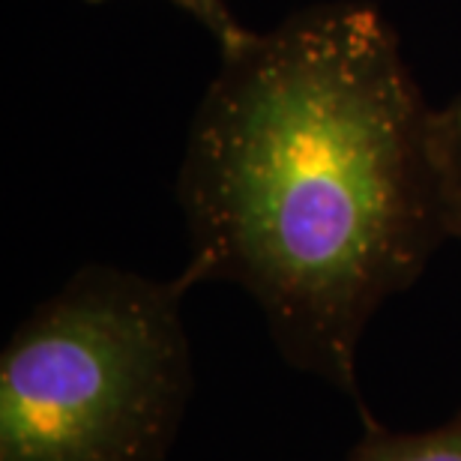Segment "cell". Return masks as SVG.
Returning <instances> with one entry per match:
<instances>
[{"label":"cell","mask_w":461,"mask_h":461,"mask_svg":"<svg viewBox=\"0 0 461 461\" xmlns=\"http://www.w3.org/2000/svg\"><path fill=\"white\" fill-rule=\"evenodd\" d=\"M431 123L381 9L333 0L222 51L177 174L189 288L240 285L363 422L366 327L453 240Z\"/></svg>","instance_id":"obj_1"},{"label":"cell","mask_w":461,"mask_h":461,"mask_svg":"<svg viewBox=\"0 0 461 461\" xmlns=\"http://www.w3.org/2000/svg\"><path fill=\"white\" fill-rule=\"evenodd\" d=\"M189 282L87 264L0 354V461H165L195 375Z\"/></svg>","instance_id":"obj_2"},{"label":"cell","mask_w":461,"mask_h":461,"mask_svg":"<svg viewBox=\"0 0 461 461\" xmlns=\"http://www.w3.org/2000/svg\"><path fill=\"white\" fill-rule=\"evenodd\" d=\"M348 461H461V408L426 431H390L368 420Z\"/></svg>","instance_id":"obj_3"},{"label":"cell","mask_w":461,"mask_h":461,"mask_svg":"<svg viewBox=\"0 0 461 461\" xmlns=\"http://www.w3.org/2000/svg\"><path fill=\"white\" fill-rule=\"evenodd\" d=\"M431 138H435V159L447 201L449 237L461 243V96L435 112Z\"/></svg>","instance_id":"obj_4"},{"label":"cell","mask_w":461,"mask_h":461,"mask_svg":"<svg viewBox=\"0 0 461 461\" xmlns=\"http://www.w3.org/2000/svg\"><path fill=\"white\" fill-rule=\"evenodd\" d=\"M87 4H103V0H87ZM168 4L183 9V13H189L201 27H207L222 51L234 49V45H240L249 33H252L237 22V15L230 13L228 0H168Z\"/></svg>","instance_id":"obj_5"}]
</instances>
